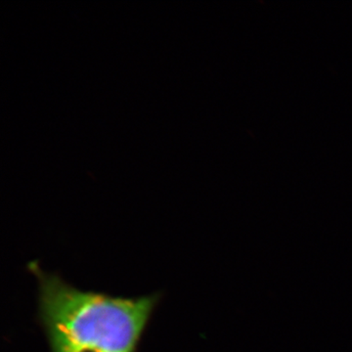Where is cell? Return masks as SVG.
Wrapping results in <instances>:
<instances>
[{
	"label": "cell",
	"mask_w": 352,
	"mask_h": 352,
	"mask_svg": "<svg viewBox=\"0 0 352 352\" xmlns=\"http://www.w3.org/2000/svg\"><path fill=\"white\" fill-rule=\"evenodd\" d=\"M52 352H135L157 296L120 298L69 286L32 265Z\"/></svg>",
	"instance_id": "6da1fadb"
}]
</instances>
